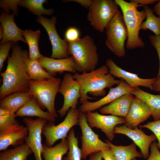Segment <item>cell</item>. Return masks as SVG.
<instances>
[{"instance_id": "6da1fadb", "label": "cell", "mask_w": 160, "mask_h": 160, "mask_svg": "<svg viewBox=\"0 0 160 160\" xmlns=\"http://www.w3.org/2000/svg\"><path fill=\"white\" fill-rule=\"evenodd\" d=\"M5 71L0 74L2 83L0 87L1 99L12 93L29 91L31 79L27 73L25 59V50L17 43H13Z\"/></svg>"}, {"instance_id": "7a4b0ae2", "label": "cell", "mask_w": 160, "mask_h": 160, "mask_svg": "<svg viewBox=\"0 0 160 160\" xmlns=\"http://www.w3.org/2000/svg\"><path fill=\"white\" fill-rule=\"evenodd\" d=\"M73 76L80 85V97L79 100L81 104L88 100L96 99L89 96L88 93L94 96H104L106 94L105 88L118 85L120 82V80L115 79L109 73L106 65L89 72L81 74L76 72Z\"/></svg>"}, {"instance_id": "3957f363", "label": "cell", "mask_w": 160, "mask_h": 160, "mask_svg": "<svg viewBox=\"0 0 160 160\" xmlns=\"http://www.w3.org/2000/svg\"><path fill=\"white\" fill-rule=\"evenodd\" d=\"M68 43V53L75 63L77 72H87L96 69L98 56L97 46L92 37L87 35Z\"/></svg>"}, {"instance_id": "277c9868", "label": "cell", "mask_w": 160, "mask_h": 160, "mask_svg": "<svg viewBox=\"0 0 160 160\" xmlns=\"http://www.w3.org/2000/svg\"><path fill=\"white\" fill-rule=\"evenodd\" d=\"M121 10L124 20L128 34L125 47L128 49L143 47L145 43L139 35L141 25L146 18L143 10L139 11L137 8L142 6L124 0H115Z\"/></svg>"}, {"instance_id": "5b68a950", "label": "cell", "mask_w": 160, "mask_h": 160, "mask_svg": "<svg viewBox=\"0 0 160 160\" xmlns=\"http://www.w3.org/2000/svg\"><path fill=\"white\" fill-rule=\"evenodd\" d=\"M61 82L60 78L41 81H31L29 92L37 100L41 107L46 108L53 117H57L55 107L56 96Z\"/></svg>"}, {"instance_id": "8992f818", "label": "cell", "mask_w": 160, "mask_h": 160, "mask_svg": "<svg viewBox=\"0 0 160 160\" xmlns=\"http://www.w3.org/2000/svg\"><path fill=\"white\" fill-rule=\"evenodd\" d=\"M105 44L108 48L119 57L126 55L125 42L128 34L122 15L118 10L105 28Z\"/></svg>"}, {"instance_id": "52a82bcc", "label": "cell", "mask_w": 160, "mask_h": 160, "mask_svg": "<svg viewBox=\"0 0 160 160\" xmlns=\"http://www.w3.org/2000/svg\"><path fill=\"white\" fill-rule=\"evenodd\" d=\"M119 7L114 0H93L88 8L87 19L94 29L103 32Z\"/></svg>"}, {"instance_id": "ba28073f", "label": "cell", "mask_w": 160, "mask_h": 160, "mask_svg": "<svg viewBox=\"0 0 160 160\" xmlns=\"http://www.w3.org/2000/svg\"><path fill=\"white\" fill-rule=\"evenodd\" d=\"M80 111L76 108H71L68 111L64 120L57 125L48 121L44 126L42 134L45 137V143L52 147L57 140L67 138L68 133L74 126L79 125Z\"/></svg>"}, {"instance_id": "9c48e42d", "label": "cell", "mask_w": 160, "mask_h": 160, "mask_svg": "<svg viewBox=\"0 0 160 160\" xmlns=\"http://www.w3.org/2000/svg\"><path fill=\"white\" fill-rule=\"evenodd\" d=\"M79 125L81 131V158L86 159L89 155L110 148L109 144L100 140L88 123L86 113L80 111Z\"/></svg>"}, {"instance_id": "30bf717a", "label": "cell", "mask_w": 160, "mask_h": 160, "mask_svg": "<svg viewBox=\"0 0 160 160\" xmlns=\"http://www.w3.org/2000/svg\"><path fill=\"white\" fill-rule=\"evenodd\" d=\"M55 16L48 19L43 16H38L36 21L44 28L48 35L52 45V54L50 57L62 59L69 57L68 52V43L65 39H62L58 34L55 24Z\"/></svg>"}, {"instance_id": "8fae6325", "label": "cell", "mask_w": 160, "mask_h": 160, "mask_svg": "<svg viewBox=\"0 0 160 160\" xmlns=\"http://www.w3.org/2000/svg\"><path fill=\"white\" fill-rule=\"evenodd\" d=\"M64 98L61 108L57 111L61 117L64 116L71 108H76L80 97V88L78 81L71 73L65 74L61 81L59 92Z\"/></svg>"}, {"instance_id": "7c38bea8", "label": "cell", "mask_w": 160, "mask_h": 160, "mask_svg": "<svg viewBox=\"0 0 160 160\" xmlns=\"http://www.w3.org/2000/svg\"><path fill=\"white\" fill-rule=\"evenodd\" d=\"M23 120L28 129V134L25 143L32 150L35 160H42V131L44 126L48 121L40 118L33 119L28 117L24 118Z\"/></svg>"}, {"instance_id": "4fadbf2b", "label": "cell", "mask_w": 160, "mask_h": 160, "mask_svg": "<svg viewBox=\"0 0 160 160\" xmlns=\"http://www.w3.org/2000/svg\"><path fill=\"white\" fill-rule=\"evenodd\" d=\"M86 117L90 127L101 129L110 141H112L114 137L115 127L125 123V118L112 115H104L97 111L87 113Z\"/></svg>"}, {"instance_id": "5bb4252c", "label": "cell", "mask_w": 160, "mask_h": 160, "mask_svg": "<svg viewBox=\"0 0 160 160\" xmlns=\"http://www.w3.org/2000/svg\"><path fill=\"white\" fill-rule=\"evenodd\" d=\"M120 79L119 84L115 87L110 88L106 95L96 101H86L79 107V111L86 113L92 112L109 104L123 95L131 94L135 88H131L123 79Z\"/></svg>"}, {"instance_id": "9a60e30c", "label": "cell", "mask_w": 160, "mask_h": 160, "mask_svg": "<svg viewBox=\"0 0 160 160\" xmlns=\"http://www.w3.org/2000/svg\"><path fill=\"white\" fill-rule=\"evenodd\" d=\"M114 132V134L124 135L131 139L139 148L142 156L145 159H147L149 156V149L151 143L157 140L154 135H147L137 127L132 129L125 124L116 126Z\"/></svg>"}, {"instance_id": "2e32d148", "label": "cell", "mask_w": 160, "mask_h": 160, "mask_svg": "<svg viewBox=\"0 0 160 160\" xmlns=\"http://www.w3.org/2000/svg\"><path fill=\"white\" fill-rule=\"evenodd\" d=\"M105 65L108 67L109 73L114 77L123 79L132 88L143 86L152 90V86L156 78L143 79L138 75L126 71L119 67L111 59H107Z\"/></svg>"}, {"instance_id": "e0dca14e", "label": "cell", "mask_w": 160, "mask_h": 160, "mask_svg": "<svg viewBox=\"0 0 160 160\" xmlns=\"http://www.w3.org/2000/svg\"><path fill=\"white\" fill-rule=\"evenodd\" d=\"M28 134L27 126L15 124L0 130V151H4L10 145L14 147L23 144Z\"/></svg>"}, {"instance_id": "ac0fdd59", "label": "cell", "mask_w": 160, "mask_h": 160, "mask_svg": "<svg viewBox=\"0 0 160 160\" xmlns=\"http://www.w3.org/2000/svg\"><path fill=\"white\" fill-rule=\"evenodd\" d=\"M15 14H11L5 12H2L0 16V21L3 31V36L0 41V45L7 41L17 43L20 41L25 43L26 41L22 35V30L15 24L14 17Z\"/></svg>"}, {"instance_id": "d6986e66", "label": "cell", "mask_w": 160, "mask_h": 160, "mask_svg": "<svg viewBox=\"0 0 160 160\" xmlns=\"http://www.w3.org/2000/svg\"><path fill=\"white\" fill-rule=\"evenodd\" d=\"M151 116V111L148 105L135 97L125 118V124L127 127L134 129L140 123L147 120Z\"/></svg>"}, {"instance_id": "ffe728a7", "label": "cell", "mask_w": 160, "mask_h": 160, "mask_svg": "<svg viewBox=\"0 0 160 160\" xmlns=\"http://www.w3.org/2000/svg\"><path fill=\"white\" fill-rule=\"evenodd\" d=\"M38 60L41 65L53 76L57 73L67 71L75 73L77 72L75 63L71 57L56 59L43 56Z\"/></svg>"}, {"instance_id": "44dd1931", "label": "cell", "mask_w": 160, "mask_h": 160, "mask_svg": "<svg viewBox=\"0 0 160 160\" xmlns=\"http://www.w3.org/2000/svg\"><path fill=\"white\" fill-rule=\"evenodd\" d=\"M134 97L131 94L123 95L108 105L101 108L99 111L102 114H111L125 118Z\"/></svg>"}, {"instance_id": "7402d4cb", "label": "cell", "mask_w": 160, "mask_h": 160, "mask_svg": "<svg viewBox=\"0 0 160 160\" xmlns=\"http://www.w3.org/2000/svg\"><path fill=\"white\" fill-rule=\"evenodd\" d=\"M16 117H37L54 122L55 118L48 112L43 111L39 105L36 99L33 97L15 113Z\"/></svg>"}, {"instance_id": "603a6c76", "label": "cell", "mask_w": 160, "mask_h": 160, "mask_svg": "<svg viewBox=\"0 0 160 160\" xmlns=\"http://www.w3.org/2000/svg\"><path fill=\"white\" fill-rule=\"evenodd\" d=\"M32 97L29 92H14L1 99L0 108L9 109L16 113Z\"/></svg>"}, {"instance_id": "cb8c5ba5", "label": "cell", "mask_w": 160, "mask_h": 160, "mask_svg": "<svg viewBox=\"0 0 160 160\" xmlns=\"http://www.w3.org/2000/svg\"><path fill=\"white\" fill-rule=\"evenodd\" d=\"M144 102L149 108L154 121L160 119V95H154L146 92L138 87L131 93Z\"/></svg>"}, {"instance_id": "d4e9b609", "label": "cell", "mask_w": 160, "mask_h": 160, "mask_svg": "<svg viewBox=\"0 0 160 160\" xmlns=\"http://www.w3.org/2000/svg\"><path fill=\"white\" fill-rule=\"evenodd\" d=\"M25 59L26 70L31 80L41 81L55 78L41 65L38 60H32L30 59L26 50H25Z\"/></svg>"}, {"instance_id": "484cf974", "label": "cell", "mask_w": 160, "mask_h": 160, "mask_svg": "<svg viewBox=\"0 0 160 160\" xmlns=\"http://www.w3.org/2000/svg\"><path fill=\"white\" fill-rule=\"evenodd\" d=\"M105 141L109 145L116 160H132L136 157L141 158L142 155L136 150L134 143L127 146L116 145L108 140Z\"/></svg>"}, {"instance_id": "4316f807", "label": "cell", "mask_w": 160, "mask_h": 160, "mask_svg": "<svg viewBox=\"0 0 160 160\" xmlns=\"http://www.w3.org/2000/svg\"><path fill=\"white\" fill-rule=\"evenodd\" d=\"M41 34L39 30L34 31L32 30H22V35L29 47V57L32 60H38L43 56L40 52L38 43Z\"/></svg>"}, {"instance_id": "83f0119b", "label": "cell", "mask_w": 160, "mask_h": 160, "mask_svg": "<svg viewBox=\"0 0 160 160\" xmlns=\"http://www.w3.org/2000/svg\"><path fill=\"white\" fill-rule=\"evenodd\" d=\"M68 150L67 139L65 138L53 147L43 145L42 156L44 160H62L63 156Z\"/></svg>"}, {"instance_id": "f1b7e54d", "label": "cell", "mask_w": 160, "mask_h": 160, "mask_svg": "<svg viewBox=\"0 0 160 160\" xmlns=\"http://www.w3.org/2000/svg\"><path fill=\"white\" fill-rule=\"evenodd\" d=\"M33 153L25 143L11 149H6L0 153V160H27Z\"/></svg>"}, {"instance_id": "f546056e", "label": "cell", "mask_w": 160, "mask_h": 160, "mask_svg": "<svg viewBox=\"0 0 160 160\" xmlns=\"http://www.w3.org/2000/svg\"><path fill=\"white\" fill-rule=\"evenodd\" d=\"M47 2L48 1L46 0H22L20 1L18 6L27 8L30 12L38 16L43 15H52L54 12V9H46L43 6V4Z\"/></svg>"}, {"instance_id": "4dcf8cb0", "label": "cell", "mask_w": 160, "mask_h": 160, "mask_svg": "<svg viewBox=\"0 0 160 160\" xmlns=\"http://www.w3.org/2000/svg\"><path fill=\"white\" fill-rule=\"evenodd\" d=\"M146 15V20L140 26V30H149L155 35L160 36V18L154 14L153 9L147 6H144L143 9Z\"/></svg>"}, {"instance_id": "1f68e13d", "label": "cell", "mask_w": 160, "mask_h": 160, "mask_svg": "<svg viewBox=\"0 0 160 160\" xmlns=\"http://www.w3.org/2000/svg\"><path fill=\"white\" fill-rule=\"evenodd\" d=\"M67 138L69 150L67 156L63 158V160H81V150L79 147L78 138L75 136L73 128L69 131Z\"/></svg>"}, {"instance_id": "d6a6232c", "label": "cell", "mask_w": 160, "mask_h": 160, "mask_svg": "<svg viewBox=\"0 0 160 160\" xmlns=\"http://www.w3.org/2000/svg\"><path fill=\"white\" fill-rule=\"evenodd\" d=\"M140 128H147L154 134L158 141V146L160 151V119L152 122H148L143 125H140Z\"/></svg>"}, {"instance_id": "836d02e7", "label": "cell", "mask_w": 160, "mask_h": 160, "mask_svg": "<svg viewBox=\"0 0 160 160\" xmlns=\"http://www.w3.org/2000/svg\"><path fill=\"white\" fill-rule=\"evenodd\" d=\"M20 1V0H1L0 7L4 9V12L8 13V12L11 10L15 15H17L18 13L17 7Z\"/></svg>"}, {"instance_id": "e575fe53", "label": "cell", "mask_w": 160, "mask_h": 160, "mask_svg": "<svg viewBox=\"0 0 160 160\" xmlns=\"http://www.w3.org/2000/svg\"><path fill=\"white\" fill-rule=\"evenodd\" d=\"M13 42L7 41L0 46V71H1L4 66V64L9 57L10 50L12 47Z\"/></svg>"}, {"instance_id": "d590c367", "label": "cell", "mask_w": 160, "mask_h": 160, "mask_svg": "<svg viewBox=\"0 0 160 160\" xmlns=\"http://www.w3.org/2000/svg\"><path fill=\"white\" fill-rule=\"evenodd\" d=\"M16 117L15 113L0 116V130L13 125L20 124Z\"/></svg>"}, {"instance_id": "8d00e7d4", "label": "cell", "mask_w": 160, "mask_h": 160, "mask_svg": "<svg viewBox=\"0 0 160 160\" xmlns=\"http://www.w3.org/2000/svg\"><path fill=\"white\" fill-rule=\"evenodd\" d=\"M80 31L77 28L70 27L66 30L65 33V39L68 42L75 41L80 38Z\"/></svg>"}, {"instance_id": "74e56055", "label": "cell", "mask_w": 160, "mask_h": 160, "mask_svg": "<svg viewBox=\"0 0 160 160\" xmlns=\"http://www.w3.org/2000/svg\"><path fill=\"white\" fill-rule=\"evenodd\" d=\"M149 38L152 45L154 47L157 53L159 61V66L157 78L160 76V36L155 35H150Z\"/></svg>"}, {"instance_id": "f35d334b", "label": "cell", "mask_w": 160, "mask_h": 160, "mask_svg": "<svg viewBox=\"0 0 160 160\" xmlns=\"http://www.w3.org/2000/svg\"><path fill=\"white\" fill-rule=\"evenodd\" d=\"M151 153L148 157L145 160H160V151L157 143L153 142L150 145Z\"/></svg>"}, {"instance_id": "ab89813d", "label": "cell", "mask_w": 160, "mask_h": 160, "mask_svg": "<svg viewBox=\"0 0 160 160\" xmlns=\"http://www.w3.org/2000/svg\"><path fill=\"white\" fill-rule=\"evenodd\" d=\"M100 152L102 158L104 160H116L110 148L103 150Z\"/></svg>"}, {"instance_id": "60d3db41", "label": "cell", "mask_w": 160, "mask_h": 160, "mask_svg": "<svg viewBox=\"0 0 160 160\" xmlns=\"http://www.w3.org/2000/svg\"><path fill=\"white\" fill-rule=\"evenodd\" d=\"M93 0H68L63 1L65 2H75L78 3L81 6L86 8H89L92 4Z\"/></svg>"}, {"instance_id": "b9f144b4", "label": "cell", "mask_w": 160, "mask_h": 160, "mask_svg": "<svg viewBox=\"0 0 160 160\" xmlns=\"http://www.w3.org/2000/svg\"><path fill=\"white\" fill-rule=\"evenodd\" d=\"M158 1L157 0H131L130 1V2L144 7L149 4H153L158 2Z\"/></svg>"}, {"instance_id": "7bdbcfd3", "label": "cell", "mask_w": 160, "mask_h": 160, "mask_svg": "<svg viewBox=\"0 0 160 160\" xmlns=\"http://www.w3.org/2000/svg\"><path fill=\"white\" fill-rule=\"evenodd\" d=\"M152 90L160 92V76L156 79L152 86Z\"/></svg>"}, {"instance_id": "ee69618b", "label": "cell", "mask_w": 160, "mask_h": 160, "mask_svg": "<svg viewBox=\"0 0 160 160\" xmlns=\"http://www.w3.org/2000/svg\"><path fill=\"white\" fill-rule=\"evenodd\" d=\"M101 152H98L92 154L90 155L89 160H102Z\"/></svg>"}, {"instance_id": "f6af8a7d", "label": "cell", "mask_w": 160, "mask_h": 160, "mask_svg": "<svg viewBox=\"0 0 160 160\" xmlns=\"http://www.w3.org/2000/svg\"><path fill=\"white\" fill-rule=\"evenodd\" d=\"M15 113L9 109L0 108V116H4Z\"/></svg>"}, {"instance_id": "bcb514c9", "label": "cell", "mask_w": 160, "mask_h": 160, "mask_svg": "<svg viewBox=\"0 0 160 160\" xmlns=\"http://www.w3.org/2000/svg\"><path fill=\"white\" fill-rule=\"evenodd\" d=\"M153 10L158 17L160 18V0H159L154 6Z\"/></svg>"}, {"instance_id": "7dc6e473", "label": "cell", "mask_w": 160, "mask_h": 160, "mask_svg": "<svg viewBox=\"0 0 160 160\" xmlns=\"http://www.w3.org/2000/svg\"><path fill=\"white\" fill-rule=\"evenodd\" d=\"M0 39L1 40L3 36V31L1 26L0 27Z\"/></svg>"}, {"instance_id": "c3c4849f", "label": "cell", "mask_w": 160, "mask_h": 160, "mask_svg": "<svg viewBox=\"0 0 160 160\" xmlns=\"http://www.w3.org/2000/svg\"><path fill=\"white\" fill-rule=\"evenodd\" d=\"M132 160H136L135 158L133 159Z\"/></svg>"}, {"instance_id": "681fc988", "label": "cell", "mask_w": 160, "mask_h": 160, "mask_svg": "<svg viewBox=\"0 0 160 160\" xmlns=\"http://www.w3.org/2000/svg\"></svg>"}]
</instances>
